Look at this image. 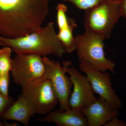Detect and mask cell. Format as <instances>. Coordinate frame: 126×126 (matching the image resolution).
<instances>
[{"mask_svg": "<svg viewBox=\"0 0 126 126\" xmlns=\"http://www.w3.org/2000/svg\"><path fill=\"white\" fill-rule=\"evenodd\" d=\"M50 0H0V35L25 36L42 28Z\"/></svg>", "mask_w": 126, "mask_h": 126, "instance_id": "obj_1", "label": "cell"}, {"mask_svg": "<svg viewBox=\"0 0 126 126\" xmlns=\"http://www.w3.org/2000/svg\"><path fill=\"white\" fill-rule=\"evenodd\" d=\"M0 46L10 47L16 54H33L42 57L53 55L61 58L65 53L52 22L24 36L9 38L0 35Z\"/></svg>", "mask_w": 126, "mask_h": 126, "instance_id": "obj_2", "label": "cell"}, {"mask_svg": "<svg viewBox=\"0 0 126 126\" xmlns=\"http://www.w3.org/2000/svg\"><path fill=\"white\" fill-rule=\"evenodd\" d=\"M77 55L79 61L88 63L96 70L110 71L115 73L116 64L106 56L103 37L88 31L75 37Z\"/></svg>", "mask_w": 126, "mask_h": 126, "instance_id": "obj_3", "label": "cell"}, {"mask_svg": "<svg viewBox=\"0 0 126 126\" xmlns=\"http://www.w3.org/2000/svg\"><path fill=\"white\" fill-rule=\"evenodd\" d=\"M121 4L103 0L96 6L85 11L84 24L86 30L110 38L113 30L121 16Z\"/></svg>", "mask_w": 126, "mask_h": 126, "instance_id": "obj_4", "label": "cell"}, {"mask_svg": "<svg viewBox=\"0 0 126 126\" xmlns=\"http://www.w3.org/2000/svg\"><path fill=\"white\" fill-rule=\"evenodd\" d=\"M23 96L34 114L47 115L59 102L49 79L42 78L21 86Z\"/></svg>", "mask_w": 126, "mask_h": 126, "instance_id": "obj_5", "label": "cell"}, {"mask_svg": "<svg viewBox=\"0 0 126 126\" xmlns=\"http://www.w3.org/2000/svg\"><path fill=\"white\" fill-rule=\"evenodd\" d=\"M45 67L43 57L33 54H16L12 59L11 76L21 87L43 78Z\"/></svg>", "mask_w": 126, "mask_h": 126, "instance_id": "obj_6", "label": "cell"}, {"mask_svg": "<svg viewBox=\"0 0 126 126\" xmlns=\"http://www.w3.org/2000/svg\"><path fill=\"white\" fill-rule=\"evenodd\" d=\"M43 60L45 71L43 78L50 81L62 111L70 109L69 99L72 93L73 84L70 77L66 75V71L59 61H55L43 56Z\"/></svg>", "mask_w": 126, "mask_h": 126, "instance_id": "obj_7", "label": "cell"}, {"mask_svg": "<svg viewBox=\"0 0 126 126\" xmlns=\"http://www.w3.org/2000/svg\"><path fill=\"white\" fill-rule=\"evenodd\" d=\"M71 65L70 61L63 63V67L70 75L73 86V90L69 97V105L72 109L81 110L94 102L97 98L87 76H84Z\"/></svg>", "mask_w": 126, "mask_h": 126, "instance_id": "obj_8", "label": "cell"}, {"mask_svg": "<svg viewBox=\"0 0 126 126\" xmlns=\"http://www.w3.org/2000/svg\"><path fill=\"white\" fill-rule=\"evenodd\" d=\"M79 69L85 73L94 93L106 99L113 108L118 110L121 108L122 103L112 87L110 75L94 69L90 64L79 61Z\"/></svg>", "mask_w": 126, "mask_h": 126, "instance_id": "obj_9", "label": "cell"}, {"mask_svg": "<svg viewBox=\"0 0 126 126\" xmlns=\"http://www.w3.org/2000/svg\"><path fill=\"white\" fill-rule=\"evenodd\" d=\"M81 110L87 119L88 126H104L113 117L119 115L118 110L99 96Z\"/></svg>", "mask_w": 126, "mask_h": 126, "instance_id": "obj_10", "label": "cell"}, {"mask_svg": "<svg viewBox=\"0 0 126 126\" xmlns=\"http://www.w3.org/2000/svg\"><path fill=\"white\" fill-rule=\"evenodd\" d=\"M40 120L54 123L60 126H88L87 119L81 110L71 108L63 111L52 110Z\"/></svg>", "mask_w": 126, "mask_h": 126, "instance_id": "obj_11", "label": "cell"}, {"mask_svg": "<svg viewBox=\"0 0 126 126\" xmlns=\"http://www.w3.org/2000/svg\"><path fill=\"white\" fill-rule=\"evenodd\" d=\"M35 114L23 96L20 94L16 101L7 109L2 118L4 121L12 120L28 126L32 117Z\"/></svg>", "mask_w": 126, "mask_h": 126, "instance_id": "obj_12", "label": "cell"}, {"mask_svg": "<svg viewBox=\"0 0 126 126\" xmlns=\"http://www.w3.org/2000/svg\"><path fill=\"white\" fill-rule=\"evenodd\" d=\"M77 26L75 21L71 18H69L67 22L58 26L59 31L57 35L65 53H71L76 50V41L73 31Z\"/></svg>", "mask_w": 126, "mask_h": 126, "instance_id": "obj_13", "label": "cell"}, {"mask_svg": "<svg viewBox=\"0 0 126 126\" xmlns=\"http://www.w3.org/2000/svg\"><path fill=\"white\" fill-rule=\"evenodd\" d=\"M12 50L8 46H4L0 49V73H8L12 68L11 58Z\"/></svg>", "mask_w": 126, "mask_h": 126, "instance_id": "obj_14", "label": "cell"}, {"mask_svg": "<svg viewBox=\"0 0 126 126\" xmlns=\"http://www.w3.org/2000/svg\"><path fill=\"white\" fill-rule=\"evenodd\" d=\"M63 1L69 2L74 5L80 10L85 11L98 5L103 0H62Z\"/></svg>", "mask_w": 126, "mask_h": 126, "instance_id": "obj_15", "label": "cell"}, {"mask_svg": "<svg viewBox=\"0 0 126 126\" xmlns=\"http://www.w3.org/2000/svg\"><path fill=\"white\" fill-rule=\"evenodd\" d=\"M9 82V73L4 74L0 73V93L6 97H10L8 92Z\"/></svg>", "mask_w": 126, "mask_h": 126, "instance_id": "obj_16", "label": "cell"}, {"mask_svg": "<svg viewBox=\"0 0 126 126\" xmlns=\"http://www.w3.org/2000/svg\"><path fill=\"white\" fill-rule=\"evenodd\" d=\"M15 102L11 97H6L0 93V116L2 118L5 112Z\"/></svg>", "mask_w": 126, "mask_h": 126, "instance_id": "obj_17", "label": "cell"}, {"mask_svg": "<svg viewBox=\"0 0 126 126\" xmlns=\"http://www.w3.org/2000/svg\"><path fill=\"white\" fill-rule=\"evenodd\" d=\"M104 126H126V123L122 120L118 119L117 116H115L109 121L104 124Z\"/></svg>", "mask_w": 126, "mask_h": 126, "instance_id": "obj_18", "label": "cell"}, {"mask_svg": "<svg viewBox=\"0 0 126 126\" xmlns=\"http://www.w3.org/2000/svg\"><path fill=\"white\" fill-rule=\"evenodd\" d=\"M121 16L126 19V0H124L121 4Z\"/></svg>", "mask_w": 126, "mask_h": 126, "instance_id": "obj_19", "label": "cell"}, {"mask_svg": "<svg viewBox=\"0 0 126 126\" xmlns=\"http://www.w3.org/2000/svg\"><path fill=\"white\" fill-rule=\"evenodd\" d=\"M110 2L121 4L124 0H108Z\"/></svg>", "mask_w": 126, "mask_h": 126, "instance_id": "obj_20", "label": "cell"}, {"mask_svg": "<svg viewBox=\"0 0 126 126\" xmlns=\"http://www.w3.org/2000/svg\"><path fill=\"white\" fill-rule=\"evenodd\" d=\"M2 118L1 116H0V126H5L4 124V123H2L1 121V118Z\"/></svg>", "mask_w": 126, "mask_h": 126, "instance_id": "obj_21", "label": "cell"}]
</instances>
